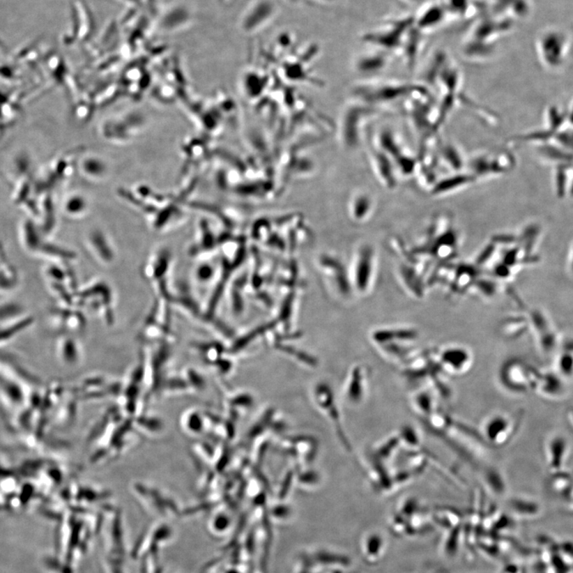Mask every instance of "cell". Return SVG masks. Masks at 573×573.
I'll return each instance as SVG.
<instances>
[{"instance_id": "3", "label": "cell", "mask_w": 573, "mask_h": 573, "mask_svg": "<svg viewBox=\"0 0 573 573\" xmlns=\"http://www.w3.org/2000/svg\"><path fill=\"white\" fill-rule=\"evenodd\" d=\"M442 153L443 159L448 161V165H451L452 169L461 172L465 162L459 154V151L454 148L453 145H447L443 149Z\"/></svg>"}, {"instance_id": "5", "label": "cell", "mask_w": 573, "mask_h": 573, "mask_svg": "<svg viewBox=\"0 0 573 573\" xmlns=\"http://www.w3.org/2000/svg\"><path fill=\"white\" fill-rule=\"evenodd\" d=\"M559 367L563 374L571 376L573 374V358L570 356H564L560 358Z\"/></svg>"}, {"instance_id": "4", "label": "cell", "mask_w": 573, "mask_h": 573, "mask_svg": "<svg viewBox=\"0 0 573 573\" xmlns=\"http://www.w3.org/2000/svg\"><path fill=\"white\" fill-rule=\"evenodd\" d=\"M538 385H541L542 389L540 390L548 395L547 396H557L563 390V386L559 381L552 376H549L543 381L539 382Z\"/></svg>"}, {"instance_id": "2", "label": "cell", "mask_w": 573, "mask_h": 573, "mask_svg": "<svg viewBox=\"0 0 573 573\" xmlns=\"http://www.w3.org/2000/svg\"><path fill=\"white\" fill-rule=\"evenodd\" d=\"M566 450V441L563 437L555 438V439L550 443V468L556 471H558V470L563 467Z\"/></svg>"}, {"instance_id": "1", "label": "cell", "mask_w": 573, "mask_h": 573, "mask_svg": "<svg viewBox=\"0 0 573 573\" xmlns=\"http://www.w3.org/2000/svg\"><path fill=\"white\" fill-rule=\"evenodd\" d=\"M476 182V179L470 173L459 172L450 178L443 179L432 188V194L439 195L453 192L458 189L469 186Z\"/></svg>"}]
</instances>
